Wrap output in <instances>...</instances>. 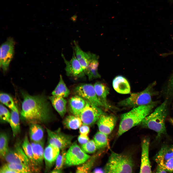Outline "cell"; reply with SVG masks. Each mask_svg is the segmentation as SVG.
I'll return each mask as SVG.
<instances>
[{"label": "cell", "mask_w": 173, "mask_h": 173, "mask_svg": "<svg viewBox=\"0 0 173 173\" xmlns=\"http://www.w3.org/2000/svg\"><path fill=\"white\" fill-rule=\"evenodd\" d=\"M149 138H144L141 142L142 152L141 162L140 170V173L152 172L151 164L149 157Z\"/></svg>", "instance_id": "obj_14"}, {"label": "cell", "mask_w": 173, "mask_h": 173, "mask_svg": "<svg viewBox=\"0 0 173 173\" xmlns=\"http://www.w3.org/2000/svg\"><path fill=\"white\" fill-rule=\"evenodd\" d=\"M0 118L2 122H9L11 113L8 109L3 105H0Z\"/></svg>", "instance_id": "obj_36"}, {"label": "cell", "mask_w": 173, "mask_h": 173, "mask_svg": "<svg viewBox=\"0 0 173 173\" xmlns=\"http://www.w3.org/2000/svg\"><path fill=\"white\" fill-rule=\"evenodd\" d=\"M60 149L57 147L49 144L44 149V159L46 169L49 170L53 166L60 153Z\"/></svg>", "instance_id": "obj_16"}, {"label": "cell", "mask_w": 173, "mask_h": 173, "mask_svg": "<svg viewBox=\"0 0 173 173\" xmlns=\"http://www.w3.org/2000/svg\"><path fill=\"white\" fill-rule=\"evenodd\" d=\"M93 140L97 149H101L106 147L107 145V135L99 131L95 135Z\"/></svg>", "instance_id": "obj_30"}, {"label": "cell", "mask_w": 173, "mask_h": 173, "mask_svg": "<svg viewBox=\"0 0 173 173\" xmlns=\"http://www.w3.org/2000/svg\"><path fill=\"white\" fill-rule=\"evenodd\" d=\"M98 59V56L96 55L91 60L87 68L84 71L85 73L87 75L90 80L99 78L101 77L98 72L99 65Z\"/></svg>", "instance_id": "obj_24"}, {"label": "cell", "mask_w": 173, "mask_h": 173, "mask_svg": "<svg viewBox=\"0 0 173 173\" xmlns=\"http://www.w3.org/2000/svg\"><path fill=\"white\" fill-rule=\"evenodd\" d=\"M82 123L80 118L74 115L67 116L63 121L64 127L69 129H78L81 126Z\"/></svg>", "instance_id": "obj_27"}, {"label": "cell", "mask_w": 173, "mask_h": 173, "mask_svg": "<svg viewBox=\"0 0 173 173\" xmlns=\"http://www.w3.org/2000/svg\"><path fill=\"white\" fill-rule=\"evenodd\" d=\"M78 139L79 143L82 145L85 144L89 141L87 135L81 134L78 136Z\"/></svg>", "instance_id": "obj_38"}, {"label": "cell", "mask_w": 173, "mask_h": 173, "mask_svg": "<svg viewBox=\"0 0 173 173\" xmlns=\"http://www.w3.org/2000/svg\"><path fill=\"white\" fill-rule=\"evenodd\" d=\"M93 172L94 173H105L104 170L100 168H96L94 169L93 171Z\"/></svg>", "instance_id": "obj_42"}, {"label": "cell", "mask_w": 173, "mask_h": 173, "mask_svg": "<svg viewBox=\"0 0 173 173\" xmlns=\"http://www.w3.org/2000/svg\"><path fill=\"white\" fill-rule=\"evenodd\" d=\"M67 152L65 165L68 167L82 164L91 156L86 154L76 142L72 144Z\"/></svg>", "instance_id": "obj_7"}, {"label": "cell", "mask_w": 173, "mask_h": 173, "mask_svg": "<svg viewBox=\"0 0 173 173\" xmlns=\"http://www.w3.org/2000/svg\"><path fill=\"white\" fill-rule=\"evenodd\" d=\"M9 123L12 128L13 135L15 136L20 131L19 116L17 109L12 111Z\"/></svg>", "instance_id": "obj_28"}, {"label": "cell", "mask_w": 173, "mask_h": 173, "mask_svg": "<svg viewBox=\"0 0 173 173\" xmlns=\"http://www.w3.org/2000/svg\"><path fill=\"white\" fill-rule=\"evenodd\" d=\"M70 93L69 90L65 84L62 76L60 75L59 82L52 92V95L65 98L68 96Z\"/></svg>", "instance_id": "obj_29"}, {"label": "cell", "mask_w": 173, "mask_h": 173, "mask_svg": "<svg viewBox=\"0 0 173 173\" xmlns=\"http://www.w3.org/2000/svg\"><path fill=\"white\" fill-rule=\"evenodd\" d=\"M173 157V145H164L154 156L157 164L163 165L167 160Z\"/></svg>", "instance_id": "obj_17"}, {"label": "cell", "mask_w": 173, "mask_h": 173, "mask_svg": "<svg viewBox=\"0 0 173 173\" xmlns=\"http://www.w3.org/2000/svg\"><path fill=\"white\" fill-rule=\"evenodd\" d=\"M167 100H165L153 112L146 117L140 124L142 127L156 132L157 139L167 134L165 120L167 115Z\"/></svg>", "instance_id": "obj_3"}, {"label": "cell", "mask_w": 173, "mask_h": 173, "mask_svg": "<svg viewBox=\"0 0 173 173\" xmlns=\"http://www.w3.org/2000/svg\"><path fill=\"white\" fill-rule=\"evenodd\" d=\"M104 114L98 106L86 101V105L79 117L81 119L83 124L91 126L94 124L100 116Z\"/></svg>", "instance_id": "obj_8"}, {"label": "cell", "mask_w": 173, "mask_h": 173, "mask_svg": "<svg viewBox=\"0 0 173 173\" xmlns=\"http://www.w3.org/2000/svg\"><path fill=\"white\" fill-rule=\"evenodd\" d=\"M31 143L34 159L38 167L42 164L44 159V142L43 141L39 142L31 141Z\"/></svg>", "instance_id": "obj_20"}, {"label": "cell", "mask_w": 173, "mask_h": 173, "mask_svg": "<svg viewBox=\"0 0 173 173\" xmlns=\"http://www.w3.org/2000/svg\"><path fill=\"white\" fill-rule=\"evenodd\" d=\"M9 149L8 146V140L7 135L1 132L0 136V156L1 159H4Z\"/></svg>", "instance_id": "obj_31"}, {"label": "cell", "mask_w": 173, "mask_h": 173, "mask_svg": "<svg viewBox=\"0 0 173 173\" xmlns=\"http://www.w3.org/2000/svg\"><path fill=\"white\" fill-rule=\"evenodd\" d=\"M14 45L13 39L10 38L1 46L0 65L4 72L8 69L10 63L13 58Z\"/></svg>", "instance_id": "obj_11"}, {"label": "cell", "mask_w": 173, "mask_h": 173, "mask_svg": "<svg viewBox=\"0 0 173 173\" xmlns=\"http://www.w3.org/2000/svg\"><path fill=\"white\" fill-rule=\"evenodd\" d=\"M86 103V101L84 99L77 95L70 99L69 105L74 115L79 117L80 113L85 107Z\"/></svg>", "instance_id": "obj_21"}, {"label": "cell", "mask_w": 173, "mask_h": 173, "mask_svg": "<svg viewBox=\"0 0 173 173\" xmlns=\"http://www.w3.org/2000/svg\"><path fill=\"white\" fill-rule=\"evenodd\" d=\"M44 130L38 124H31L29 129V136L31 141L39 142L43 141Z\"/></svg>", "instance_id": "obj_23"}, {"label": "cell", "mask_w": 173, "mask_h": 173, "mask_svg": "<svg viewBox=\"0 0 173 173\" xmlns=\"http://www.w3.org/2000/svg\"><path fill=\"white\" fill-rule=\"evenodd\" d=\"M102 151H100L90 157L82 165L78 167L76 170V173H88L90 172L96 160Z\"/></svg>", "instance_id": "obj_25"}, {"label": "cell", "mask_w": 173, "mask_h": 173, "mask_svg": "<svg viewBox=\"0 0 173 173\" xmlns=\"http://www.w3.org/2000/svg\"><path fill=\"white\" fill-rule=\"evenodd\" d=\"M62 170H56L54 169L51 172V173H62Z\"/></svg>", "instance_id": "obj_44"}, {"label": "cell", "mask_w": 173, "mask_h": 173, "mask_svg": "<svg viewBox=\"0 0 173 173\" xmlns=\"http://www.w3.org/2000/svg\"><path fill=\"white\" fill-rule=\"evenodd\" d=\"M74 91L76 95L93 104L98 107H105V105L98 98L94 86L92 84H85L80 85L75 87Z\"/></svg>", "instance_id": "obj_9"}, {"label": "cell", "mask_w": 173, "mask_h": 173, "mask_svg": "<svg viewBox=\"0 0 173 173\" xmlns=\"http://www.w3.org/2000/svg\"><path fill=\"white\" fill-rule=\"evenodd\" d=\"M134 166L130 156L112 151L104 169L106 173H131Z\"/></svg>", "instance_id": "obj_4"}, {"label": "cell", "mask_w": 173, "mask_h": 173, "mask_svg": "<svg viewBox=\"0 0 173 173\" xmlns=\"http://www.w3.org/2000/svg\"><path fill=\"white\" fill-rule=\"evenodd\" d=\"M163 166L168 172H173V157L166 161Z\"/></svg>", "instance_id": "obj_37"}, {"label": "cell", "mask_w": 173, "mask_h": 173, "mask_svg": "<svg viewBox=\"0 0 173 173\" xmlns=\"http://www.w3.org/2000/svg\"><path fill=\"white\" fill-rule=\"evenodd\" d=\"M156 102L134 108L130 111L122 114L117 133L120 136L133 127L140 124L148 115L156 105Z\"/></svg>", "instance_id": "obj_2"}, {"label": "cell", "mask_w": 173, "mask_h": 173, "mask_svg": "<svg viewBox=\"0 0 173 173\" xmlns=\"http://www.w3.org/2000/svg\"><path fill=\"white\" fill-rule=\"evenodd\" d=\"M96 95L99 99L105 106V108L111 109V106L108 103L107 100V97L109 93L108 87L104 84L97 82L94 86Z\"/></svg>", "instance_id": "obj_19"}, {"label": "cell", "mask_w": 173, "mask_h": 173, "mask_svg": "<svg viewBox=\"0 0 173 173\" xmlns=\"http://www.w3.org/2000/svg\"><path fill=\"white\" fill-rule=\"evenodd\" d=\"M172 38L173 40V37H172ZM172 54H173V51H171L168 53L161 54H160V55L162 56L165 57Z\"/></svg>", "instance_id": "obj_43"}, {"label": "cell", "mask_w": 173, "mask_h": 173, "mask_svg": "<svg viewBox=\"0 0 173 173\" xmlns=\"http://www.w3.org/2000/svg\"><path fill=\"white\" fill-rule=\"evenodd\" d=\"M155 83L150 85L141 92L131 94L129 97L119 102L118 105L121 106L134 108L151 103L153 102L152 89Z\"/></svg>", "instance_id": "obj_5"}, {"label": "cell", "mask_w": 173, "mask_h": 173, "mask_svg": "<svg viewBox=\"0 0 173 173\" xmlns=\"http://www.w3.org/2000/svg\"><path fill=\"white\" fill-rule=\"evenodd\" d=\"M112 85L114 89L119 93L127 94L130 92V88L129 82L122 76H117L114 78Z\"/></svg>", "instance_id": "obj_18"}, {"label": "cell", "mask_w": 173, "mask_h": 173, "mask_svg": "<svg viewBox=\"0 0 173 173\" xmlns=\"http://www.w3.org/2000/svg\"><path fill=\"white\" fill-rule=\"evenodd\" d=\"M73 43V51L84 71L91 61L96 55L90 52L84 51L75 41H74Z\"/></svg>", "instance_id": "obj_15"}, {"label": "cell", "mask_w": 173, "mask_h": 173, "mask_svg": "<svg viewBox=\"0 0 173 173\" xmlns=\"http://www.w3.org/2000/svg\"><path fill=\"white\" fill-rule=\"evenodd\" d=\"M49 144L54 145L62 150L70 147L74 136L62 132L60 128L52 131L46 128Z\"/></svg>", "instance_id": "obj_6"}, {"label": "cell", "mask_w": 173, "mask_h": 173, "mask_svg": "<svg viewBox=\"0 0 173 173\" xmlns=\"http://www.w3.org/2000/svg\"><path fill=\"white\" fill-rule=\"evenodd\" d=\"M117 118L112 115H102L99 118L97 124L99 131L107 135L111 133L116 123Z\"/></svg>", "instance_id": "obj_13"}, {"label": "cell", "mask_w": 173, "mask_h": 173, "mask_svg": "<svg viewBox=\"0 0 173 173\" xmlns=\"http://www.w3.org/2000/svg\"><path fill=\"white\" fill-rule=\"evenodd\" d=\"M4 159L7 163L22 164L27 165L31 168L33 172H34L31 163L19 143L16 144L13 149H9Z\"/></svg>", "instance_id": "obj_10"}, {"label": "cell", "mask_w": 173, "mask_h": 173, "mask_svg": "<svg viewBox=\"0 0 173 173\" xmlns=\"http://www.w3.org/2000/svg\"><path fill=\"white\" fill-rule=\"evenodd\" d=\"M1 102L10 109L12 111L17 109L13 100L8 94L4 93H1L0 95Z\"/></svg>", "instance_id": "obj_33"}, {"label": "cell", "mask_w": 173, "mask_h": 173, "mask_svg": "<svg viewBox=\"0 0 173 173\" xmlns=\"http://www.w3.org/2000/svg\"><path fill=\"white\" fill-rule=\"evenodd\" d=\"M169 120L170 122L173 125V118H170Z\"/></svg>", "instance_id": "obj_46"}, {"label": "cell", "mask_w": 173, "mask_h": 173, "mask_svg": "<svg viewBox=\"0 0 173 173\" xmlns=\"http://www.w3.org/2000/svg\"><path fill=\"white\" fill-rule=\"evenodd\" d=\"M168 172L165 167L163 165L157 164L156 170V173H167Z\"/></svg>", "instance_id": "obj_41"}, {"label": "cell", "mask_w": 173, "mask_h": 173, "mask_svg": "<svg viewBox=\"0 0 173 173\" xmlns=\"http://www.w3.org/2000/svg\"><path fill=\"white\" fill-rule=\"evenodd\" d=\"M21 115L22 118L31 124L45 123L51 118L49 104L42 95L32 96L23 93Z\"/></svg>", "instance_id": "obj_1"}, {"label": "cell", "mask_w": 173, "mask_h": 173, "mask_svg": "<svg viewBox=\"0 0 173 173\" xmlns=\"http://www.w3.org/2000/svg\"><path fill=\"white\" fill-rule=\"evenodd\" d=\"M22 147L25 154L29 159L34 172L38 171V169L34 161L32 146L27 136L25 137Z\"/></svg>", "instance_id": "obj_26"}, {"label": "cell", "mask_w": 173, "mask_h": 173, "mask_svg": "<svg viewBox=\"0 0 173 173\" xmlns=\"http://www.w3.org/2000/svg\"><path fill=\"white\" fill-rule=\"evenodd\" d=\"M10 169L16 173H31L33 172L31 168L24 164L7 163L6 164Z\"/></svg>", "instance_id": "obj_32"}, {"label": "cell", "mask_w": 173, "mask_h": 173, "mask_svg": "<svg viewBox=\"0 0 173 173\" xmlns=\"http://www.w3.org/2000/svg\"><path fill=\"white\" fill-rule=\"evenodd\" d=\"M64 98L53 95L49 98L53 106L62 117L66 112L67 101Z\"/></svg>", "instance_id": "obj_22"}, {"label": "cell", "mask_w": 173, "mask_h": 173, "mask_svg": "<svg viewBox=\"0 0 173 173\" xmlns=\"http://www.w3.org/2000/svg\"><path fill=\"white\" fill-rule=\"evenodd\" d=\"M90 131V128L88 125L83 124L79 128L80 134L87 135Z\"/></svg>", "instance_id": "obj_39"}, {"label": "cell", "mask_w": 173, "mask_h": 173, "mask_svg": "<svg viewBox=\"0 0 173 173\" xmlns=\"http://www.w3.org/2000/svg\"><path fill=\"white\" fill-rule=\"evenodd\" d=\"M171 81L172 88L173 91V74L171 78Z\"/></svg>", "instance_id": "obj_45"}, {"label": "cell", "mask_w": 173, "mask_h": 173, "mask_svg": "<svg viewBox=\"0 0 173 173\" xmlns=\"http://www.w3.org/2000/svg\"><path fill=\"white\" fill-rule=\"evenodd\" d=\"M62 56L66 65L65 69L67 75L73 77L83 76L85 73L73 51L72 56L69 61L67 60L62 54Z\"/></svg>", "instance_id": "obj_12"}, {"label": "cell", "mask_w": 173, "mask_h": 173, "mask_svg": "<svg viewBox=\"0 0 173 173\" xmlns=\"http://www.w3.org/2000/svg\"><path fill=\"white\" fill-rule=\"evenodd\" d=\"M0 173H16V172L9 168L6 164L0 168Z\"/></svg>", "instance_id": "obj_40"}, {"label": "cell", "mask_w": 173, "mask_h": 173, "mask_svg": "<svg viewBox=\"0 0 173 173\" xmlns=\"http://www.w3.org/2000/svg\"><path fill=\"white\" fill-rule=\"evenodd\" d=\"M67 152L64 150L60 153L56 161L54 169L62 170L64 165H65L66 156Z\"/></svg>", "instance_id": "obj_34"}, {"label": "cell", "mask_w": 173, "mask_h": 173, "mask_svg": "<svg viewBox=\"0 0 173 173\" xmlns=\"http://www.w3.org/2000/svg\"><path fill=\"white\" fill-rule=\"evenodd\" d=\"M81 148L85 153L89 154L94 153L97 149L93 140H89L85 144L82 145Z\"/></svg>", "instance_id": "obj_35"}]
</instances>
